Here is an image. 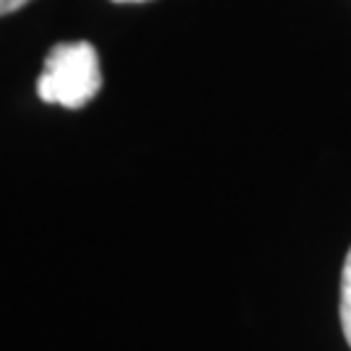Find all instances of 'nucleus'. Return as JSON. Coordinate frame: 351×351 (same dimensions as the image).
I'll use <instances>...</instances> for the list:
<instances>
[{
  "label": "nucleus",
  "instance_id": "1",
  "mask_svg": "<svg viewBox=\"0 0 351 351\" xmlns=\"http://www.w3.org/2000/svg\"><path fill=\"white\" fill-rule=\"evenodd\" d=\"M101 71L99 55L88 42H60L55 45L37 81V94L47 104L65 110H81L99 94Z\"/></svg>",
  "mask_w": 351,
  "mask_h": 351
},
{
  "label": "nucleus",
  "instance_id": "2",
  "mask_svg": "<svg viewBox=\"0 0 351 351\" xmlns=\"http://www.w3.org/2000/svg\"><path fill=\"white\" fill-rule=\"evenodd\" d=\"M341 328L351 346V250L346 252L343 271H341Z\"/></svg>",
  "mask_w": 351,
  "mask_h": 351
},
{
  "label": "nucleus",
  "instance_id": "3",
  "mask_svg": "<svg viewBox=\"0 0 351 351\" xmlns=\"http://www.w3.org/2000/svg\"><path fill=\"white\" fill-rule=\"evenodd\" d=\"M26 3H32V0H0V16L16 13L19 8H24Z\"/></svg>",
  "mask_w": 351,
  "mask_h": 351
},
{
  "label": "nucleus",
  "instance_id": "4",
  "mask_svg": "<svg viewBox=\"0 0 351 351\" xmlns=\"http://www.w3.org/2000/svg\"><path fill=\"white\" fill-rule=\"evenodd\" d=\"M112 3H143V0H112Z\"/></svg>",
  "mask_w": 351,
  "mask_h": 351
}]
</instances>
